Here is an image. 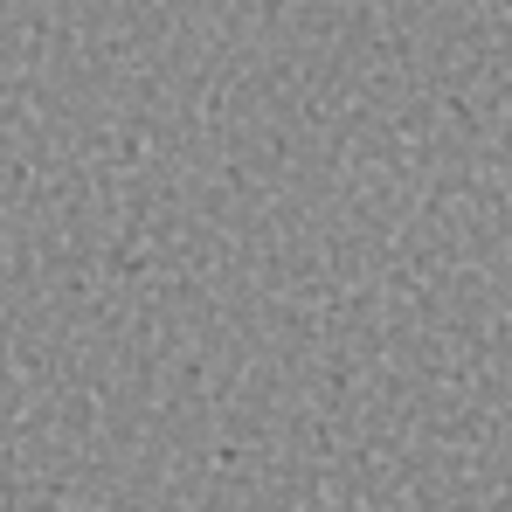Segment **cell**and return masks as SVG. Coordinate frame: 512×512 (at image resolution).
I'll list each match as a JSON object with an SVG mask.
<instances>
[]
</instances>
